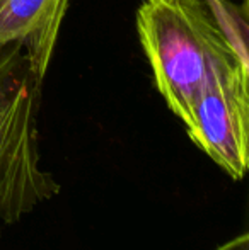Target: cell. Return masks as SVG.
<instances>
[{"instance_id": "cell-5", "label": "cell", "mask_w": 249, "mask_h": 250, "mask_svg": "<svg viewBox=\"0 0 249 250\" xmlns=\"http://www.w3.org/2000/svg\"><path fill=\"white\" fill-rule=\"evenodd\" d=\"M248 245H249V237L246 231H244V233L237 235L236 238L229 240L227 244L220 245V247L215 250H248Z\"/></svg>"}, {"instance_id": "cell-1", "label": "cell", "mask_w": 249, "mask_h": 250, "mask_svg": "<svg viewBox=\"0 0 249 250\" xmlns=\"http://www.w3.org/2000/svg\"><path fill=\"white\" fill-rule=\"evenodd\" d=\"M136 34L166 105L184 123L213 62L230 51L248 53L208 0H143Z\"/></svg>"}, {"instance_id": "cell-4", "label": "cell", "mask_w": 249, "mask_h": 250, "mask_svg": "<svg viewBox=\"0 0 249 250\" xmlns=\"http://www.w3.org/2000/svg\"><path fill=\"white\" fill-rule=\"evenodd\" d=\"M70 0H0V44H23L34 73L45 80Z\"/></svg>"}, {"instance_id": "cell-2", "label": "cell", "mask_w": 249, "mask_h": 250, "mask_svg": "<svg viewBox=\"0 0 249 250\" xmlns=\"http://www.w3.org/2000/svg\"><path fill=\"white\" fill-rule=\"evenodd\" d=\"M41 83L23 44H0V220L5 225L60 192L57 179L41 167Z\"/></svg>"}, {"instance_id": "cell-3", "label": "cell", "mask_w": 249, "mask_h": 250, "mask_svg": "<svg viewBox=\"0 0 249 250\" xmlns=\"http://www.w3.org/2000/svg\"><path fill=\"white\" fill-rule=\"evenodd\" d=\"M183 125L203 153L230 179L243 181L249 167L248 53L230 51L213 62Z\"/></svg>"}]
</instances>
